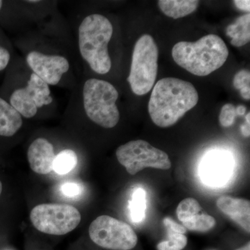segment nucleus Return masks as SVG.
Here are the masks:
<instances>
[{
    "mask_svg": "<svg viewBox=\"0 0 250 250\" xmlns=\"http://www.w3.org/2000/svg\"><path fill=\"white\" fill-rule=\"evenodd\" d=\"M88 233L91 241L104 249L131 250L138 244V236L132 228L109 215H100L93 220Z\"/></svg>",
    "mask_w": 250,
    "mask_h": 250,
    "instance_id": "6e6552de",
    "label": "nucleus"
},
{
    "mask_svg": "<svg viewBox=\"0 0 250 250\" xmlns=\"http://www.w3.org/2000/svg\"><path fill=\"white\" fill-rule=\"evenodd\" d=\"M23 123L22 117L0 97V136L12 137L21 130Z\"/></svg>",
    "mask_w": 250,
    "mask_h": 250,
    "instance_id": "2eb2a0df",
    "label": "nucleus"
},
{
    "mask_svg": "<svg viewBox=\"0 0 250 250\" xmlns=\"http://www.w3.org/2000/svg\"><path fill=\"white\" fill-rule=\"evenodd\" d=\"M234 250H250V243L249 241L246 243L244 246L240 247V248H237Z\"/></svg>",
    "mask_w": 250,
    "mask_h": 250,
    "instance_id": "c85d7f7f",
    "label": "nucleus"
},
{
    "mask_svg": "<svg viewBox=\"0 0 250 250\" xmlns=\"http://www.w3.org/2000/svg\"><path fill=\"white\" fill-rule=\"evenodd\" d=\"M233 158L225 151H212L206 154L199 168L202 182L209 187H223L231 179L233 172Z\"/></svg>",
    "mask_w": 250,
    "mask_h": 250,
    "instance_id": "9b49d317",
    "label": "nucleus"
},
{
    "mask_svg": "<svg viewBox=\"0 0 250 250\" xmlns=\"http://www.w3.org/2000/svg\"><path fill=\"white\" fill-rule=\"evenodd\" d=\"M11 54L9 49L0 45V72L4 70L11 62Z\"/></svg>",
    "mask_w": 250,
    "mask_h": 250,
    "instance_id": "393cba45",
    "label": "nucleus"
},
{
    "mask_svg": "<svg viewBox=\"0 0 250 250\" xmlns=\"http://www.w3.org/2000/svg\"><path fill=\"white\" fill-rule=\"evenodd\" d=\"M82 190L83 188L80 184L74 182H67L62 187V194L69 197L79 196L82 194Z\"/></svg>",
    "mask_w": 250,
    "mask_h": 250,
    "instance_id": "5701e85b",
    "label": "nucleus"
},
{
    "mask_svg": "<svg viewBox=\"0 0 250 250\" xmlns=\"http://www.w3.org/2000/svg\"><path fill=\"white\" fill-rule=\"evenodd\" d=\"M2 6H3V1H1V0H0V10H1V8H2Z\"/></svg>",
    "mask_w": 250,
    "mask_h": 250,
    "instance_id": "7c9ffc66",
    "label": "nucleus"
},
{
    "mask_svg": "<svg viewBox=\"0 0 250 250\" xmlns=\"http://www.w3.org/2000/svg\"><path fill=\"white\" fill-rule=\"evenodd\" d=\"M78 163V156L71 149H62L56 155L52 170L59 174H65L71 172Z\"/></svg>",
    "mask_w": 250,
    "mask_h": 250,
    "instance_id": "a211bd4d",
    "label": "nucleus"
},
{
    "mask_svg": "<svg viewBox=\"0 0 250 250\" xmlns=\"http://www.w3.org/2000/svg\"><path fill=\"white\" fill-rule=\"evenodd\" d=\"M226 34L231 38V44L240 47L250 41V14H247L237 18L226 29Z\"/></svg>",
    "mask_w": 250,
    "mask_h": 250,
    "instance_id": "f3484780",
    "label": "nucleus"
},
{
    "mask_svg": "<svg viewBox=\"0 0 250 250\" xmlns=\"http://www.w3.org/2000/svg\"><path fill=\"white\" fill-rule=\"evenodd\" d=\"M182 225L190 231L207 232L214 228L215 219L202 209L195 199L188 197L179 204L176 210Z\"/></svg>",
    "mask_w": 250,
    "mask_h": 250,
    "instance_id": "f8f14e48",
    "label": "nucleus"
},
{
    "mask_svg": "<svg viewBox=\"0 0 250 250\" xmlns=\"http://www.w3.org/2000/svg\"><path fill=\"white\" fill-rule=\"evenodd\" d=\"M163 223L167 229V232L182 233V234H186L187 233V229L184 228L183 225L177 223L173 219L169 217L164 218Z\"/></svg>",
    "mask_w": 250,
    "mask_h": 250,
    "instance_id": "b1692460",
    "label": "nucleus"
},
{
    "mask_svg": "<svg viewBox=\"0 0 250 250\" xmlns=\"http://www.w3.org/2000/svg\"><path fill=\"white\" fill-rule=\"evenodd\" d=\"M235 5L238 9L242 11L250 12V1L249 0H236L233 1Z\"/></svg>",
    "mask_w": 250,
    "mask_h": 250,
    "instance_id": "bb28decb",
    "label": "nucleus"
},
{
    "mask_svg": "<svg viewBox=\"0 0 250 250\" xmlns=\"http://www.w3.org/2000/svg\"><path fill=\"white\" fill-rule=\"evenodd\" d=\"M119 93L107 81L86 79L74 88L67 109L82 113L94 124L104 129H112L121 118L117 101Z\"/></svg>",
    "mask_w": 250,
    "mask_h": 250,
    "instance_id": "f257e3e1",
    "label": "nucleus"
},
{
    "mask_svg": "<svg viewBox=\"0 0 250 250\" xmlns=\"http://www.w3.org/2000/svg\"><path fill=\"white\" fill-rule=\"evenodd\" d=\"M219 210L241 227L247 233L250 231V202L243 198L231 196L219 197L216 202Z\"/></svg>",
    "mask_w": 250,
    "mask_h": 250,
    "instance_id": "4468645a",
    "label": "nucleus"
},
{
    "mask_svg": "<svg viewBox=\"0 0 250 250\" xmlns=\"http://www.w3.org/2000/svg\"><path fill=\"white\" fill-rule=\"evenodd\" d=\"M8 103L23 119H31L41 109L52 105L54 99L50 86L26 65L22 81L11 92Z\"/></svg>",
    "mask_w": 250,
    "mask_h": 250,
    "instance_id": "423d86ee",
    "label": "nucleus"
},
{
    "mask_svg": "<svg viewBox=\"0 0 250 250\" xmlns=\"http://www.w3.org/2000/svg\"><path fill=\"white\" fill-rule=\"evenodd\" d=\"M113 35V24L102 14L88 15L77 26L79 54L90 70L98 75H106L111 70L108 45Z\"/></svg>",
    "mask_w": 250,
    "mask_h": 250,
    "instance_id": "7ed1b4c3",
    "label": "nucleus"
},
{
    "mask_svg": "<svg viewBox=\"0 0 250 250\" xmlns=\"http://www.w3.org/2000/svg\"><path fill=\"white\" fill-rule=\"evenodd\" d=\"M172 55L179 66L197 76H207L223 66L229 50L220 36L209 34L196 42L181 41L172 48Z\"/></svg>",
    "mask_w": 250,
    "mask_h": 250,
    "instance_id": "20e7f679",
    "label": "nucleus"
},
{
    "mask_svg": "<svg viewBox=\"0 0 250 250\" xmlns=\"http://www.w3.org/2000/svg\"><path fill=\"white\" fill-rule=\"evenodd\" d=\"M116 154L118 162L131 175L146 167L168 170L172 166L170 158L165 152L143 140L122 145L117 149Z\"/></svg>",
    "mask_w": 250,
    "mask_h": 250,
    "instance_id": "1a4fd4ad",
    "label": "nucleus"
},
{
    "mask_svg": "<svg viewBox=\"0 0 250 250\" xmlns=\"http://www.w3.org/2000/svg\"><path fill=\"white\" fill-rule=\"evenodd\" d=\"M1 192H2V184H1V182L0 181V196H1Z\"/></svg>",
    "mask_w": 250,
    "mask_h": 250,
    "instance_id": "c756f323",
    "label": "nucleus"
},
{
    "mask_svg": "<svg viewBox=\"0 0 250 250\" xmlns=\"http://www.w3.org/2000/svg\"><path fill=\"white\" fill-rule=\"evenodd\" d=\"M250 73L249 70H241L235 75L233 85L237 90H240L242 98L250 100Z\"/></svg>",
    "mask_w": 250,
    "mask_h": 250,
    "instance_id": "412c9836",
    "label": "nucleus"
},
{
    "mask_svg": "<svg viewBox=\"0 0 250 250\" xmlns=\"http://www.w3.org/2000/svg\"><path fill=\"white\" fill-rule=\"evenodd\" d=\"M236 117V107L231 104H226L220 111L219 123L223 127H229L234 123Z\"/></svg>",
    "mask_w": 250,
    "mask_h": 250,
    "instance_id": "4be33fe9",
    "label": "nucleus"
},
{
    "mask_svg": "<svg viewBox=\"0 0 250 250\" xmlns=\"http://www.w3.org/2000/svg\"><path fill=\"white\" fill-rule=\"evenodd\" d=\"M147 199L146 190L141 188L135 190L130 202V214L134 223H140L146 218Z\"/></svg>",
    "mask_w": 250,
    "mask_h": 250,
    "instance_id": "6ab92c4d",
    "label": "nucleus"
},
{
    "mask_svg": "<svg viewBox=\"0 0 250 250\" xmlns=\"http://www.w3.org/2000/svg\"><path fill=\"white\" fill-rule=\"evenodd\" d=\"M188 244V238L185 234L167 232V239L159 242L156 246L157 250H183Z\"/></svg>",
    "mask_w": 250,
    "mask_h": 250,
    "instance_id": "aec40b11",
    "label": "nucleus"
},
{
    "mask_svg": "<svg viewBox=\"0 0 250 250\" xmlns=\"http://www.w3.org/2000/svg\"><path fill=\"white\" fill-rule=\"evenodd\" d=\"M31 223L41 232L62 236L71 232L80 225L81 214L75 207L60 204H42L30 213Z\"/></svg>",
    "mask_w": 250,
    "mask_h": 250,
    "instance_id": "0eeeda50",
    "label": "nucleus"
},
{
    "mask_svg": "<svg viewBox=\"0 0 250 250\" xmlns=\"http://www.w3.org/2000/svg\"><path fill=\"white\" fill-rule=\"evenodd\" d=\"M198 100V93L191 83L167 77L158 81L153 88L148 111L154 124L169 127L195 107Z\"/></svg>",
    "mask_w": 250,
    "mask_h": 250,
    "instance_id": "f03ea898",
    "label": "nucleus"
},
{
    "mask_svg": "<svg viewBox=\"0 0 250 250\" xmlns=\"http://www.w3.org/2000/svg\"><path fill=\"white\" fill-rule=\"evenodd\" d=\"M236 108L237 116H243V115L246 114L247 110L246 106H243V105H239V106H237Z\"/></svg>",
    "mask_w": 250,
    "mask_h": 250,
    "instance_id": "cd10ccee",
    "label": "nucleus"
},
{
    "mask_svg": "<svg viewBox=\"0 0 250 250\" xmlns=\"http://www.w3.org/2000/svg\"><path fill=\"white\" fill-rule=\"evenodd\" d=\"M56 154L53 145L45 138H37L27 149V159L31 170L39 174L49 173L53 167Z\"/></svg>",
    "mask_w": 250,
    "mask_h": 250,
    "instance_id": "ddd939ff",
    "label": "nucleus"
},
{
    "mask_svg": "<svg viewBox=\"0 0 250 250\" xmlns=\"http://www.w3.org/2000/svg\"><path fill=\"white\" fill-rule=\"evenodd\" d=\"M24 62L49 86H57L62 83L71 70V63L66 56L54 51L34 47L27 51Z\"/></svg>",
    "mask_w": 250,
    "mask_h": 250,
    "instance_id": "9d476101",
    "label": "nucleus"
},
{
    "mask_svg": "<svg viewBox=\"0 0 250 250\" xmlns=\"http://www.w3.org/2000/svg\"><path fill=\"white\" fill-rule=\"evenodd\" d=\"M158 59L159 49L152 36H141L135 44L126 79L133 93L141 96L152 90L157 77Z\"/></svg>",
    "mask_w": 250,
    "mask_h": 250,
    "instance_id": "39448f33",
    "label": "nucleus"
},
{
    "mask_svg": "<svg viewBox=\"0 0 250 250\" xmlns=\"http://www.w3.org/2000/svg\"><path fill=\"white\" fill-rule=\"evenodd\" d=\"M250 114L248 113L246 116V123L241 125V129L242 134L245 137H250Z\"/></svg>",
    "mask_w": 250,
    "mask_h": 250,
    "instance_id": "a878e982",
    "label": "nucleus"
},
{
    "mask_svg": "<svg viewBox=\"0 0 250 250\" xmlns=\"http://www.w3.org/2000/svg\"></svg>",
    "mask_w": 250,
    "mask_h": 250,
    "instance_id": "2f4dec72",
    "label": "nucleus"
},
{
    "mask_svg": "<svg viewBox=\"0 0 250 250\" xmlns=\"http://www.w3.org/2000/svg\"><path fill=\"white\" fill-rule=\"evenodd\" d=\"M159 8L167 17L178 19L185 17L197 9L199 1L197 0H160Z\"/></svg>",
    "mask_w": 250,
    "mask_h": 250,
    "instance_id": "dca6fc26",
    "label": "nucleus"
}]
</instances>
